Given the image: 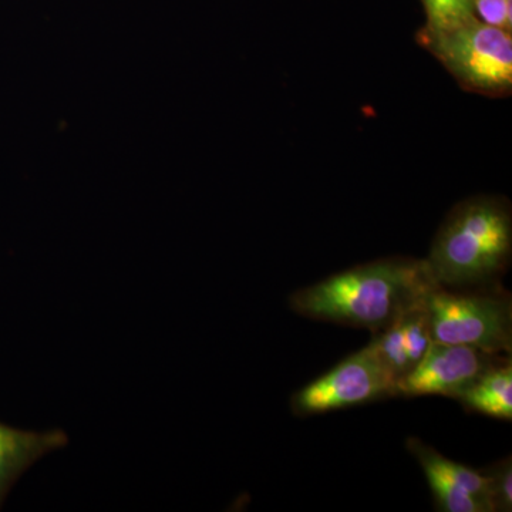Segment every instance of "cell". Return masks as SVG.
<instances>
[{"label": "cell", "mask_w": 512, "mask_h": 512, "mask_svg": "<svg viewBox=\"0 0 512 512\" xmlns=\"http://www.w3.org/2000/svg\"><path fill=\"white\" fill-rule=\"evenodd\" d=\"M437 286L426 261L386 258L299 289L289 298V306L305 318L367 329L375 335L423 305Z\"/></svg>", "instance_id": "obj_1"}, {"label": "cell", "mask_w": 512, "mask_h": 512, "mask_svg": "<svg viewBox=\"0 0 512 512\" xmlns=\"http://www.w3.org/2000/svg\"><path fill=\"white\" fill-rule=\"evenodd\" d=\"M512 254L510 202L474 197L460 202L441 225L426 261L440 288H500Z\"/></svg>", "instance_id": "obj_2"}, {"label": "cell", "mask_w": 512, "mask_h": 512, "mask_svg": "<svg viewBox=\"0 0 512 512\" xmlns=\"http://www.w3.org/2000/svg\"><path fill=\"white\" fill-rule=\"evenodd\" d=\"M433 342L466 345L491 355L512 350V301L493 289L434 288L426 299Z\"/></svg>", "instance_id": "obj_3"}, {"label": "cell", "mask_w": 512, "mask_h": 512, "mask_svg": "<svg viewBox=\"0 0 512 512\" xmlns=\"http://www.w3.org/2000/svg\"><path fill=\"white\" fill-rule=\"evenodd\" d=\"M424 49L448 70L467 92L508 96L512 90V37L478 18L436 33L417 35Z\"/></svg>", "instance_id": "obj_4"}, {"label": "cell", "mask_w": 512, "mask_h": 512, "mask_svg": "<svg viewBox=\"0 0 512 512\" xmlns=\"http://www.w3.org/2000/svg\"><path fill=\"white\" fill-rule=\"evenodd\" d=\"M397 394L396 380L369 343L296 392L291 407L296 416H316Z\"/></svg>", "instance_id": "obj_5"}, {"label": "cell", "mask_w": 512, "mask_h": 512, "mask_svg": "<svg viewBox=\"0 0 512 512\" xmlns=\"http://www.w3.org/2000/svg\"><path fill=\"white\" fill-rule=\"evenodd\" d=\"M507 356L466 345L433 342L423 359L397 384L402 396L460 399L478 377Z\"/></svg>", "instance_id": "obj_6"}, {"label": "cell", "mask_w": 512, "mask_h": 512, "mask_svg": "<svg viewBox=\"0 0 512 512\" xmlns=\"http://www.w3.org/2000/svg\"><path fill=\"white\" fill-rule=\"evenodd\" d=\"M407 450L423 468L437 510L441 512H494L488 480L480 471L448 460L436 448L410 437Z\"/></svg>", "instance_id": "obj_7"}, {"label": "cell", "mask_w": 512, "mask_h": 512, "mask_svg": "<svg viewBox=\"0 0 512 512\" xmlns=\"http://www.w3.org/2000/svg\"><path fill=\"white\" fill-rule=\"evenodd\" d=\"M66 444L67 436L60 430L35 433L0 423V504L33 463Z\"/></svg>", "instance_id": "obj_8"}, {"label": "cell", "mask_w": 512, "mask_h": 512, "mask_svg": "<svg viewBox=\"0 0 512 512\" xmlns=\"http://www.w3.org/2000/svg\"><path fill=\"white\" fill-rule=\"evenodd\" d=\"M461 404L473 412L512 420V365L510 357L490 367L460 397Z\"/></svg>", "instance_id": "obj_9"}, {"label": "cell", "mask_w": 512, "mask_h": 512, "mask_svg": "<svg viewBox=\"0 0 512 512\" xmlns=\"http://www.w3.org/2000/svg\"><path fill=\"white\" fill-rule=\"evenodd\" d=\"M426 25L419 35H436L477 18L473 0H421Z\"/></svg>", "instance_id": "obj_10"}, {"label": "cell", "mask_w": 512, "mask_h": 512, "mask_svg": "<svg viewBox=\"0 0 512 512\" xmlns=\"http://www.w3.org/2000/svg\"><path fill=\"white\" fill-rule=\"evenodd\" d=\"M488 480L494 512L512 511V463L511 457L498 461L483 471Z\"/></svg>", "instance_id": "obj_11"}, {"label": "cell", "mask_w": 512, "mask_h": 512, "mask_svg": "<svg viewBox=\"0 0 512 512\" xmlns=\"http://www.w3.org/2000/svg\"><path fill=\"white\" fill-rule=\"evenodd\" d=\"M473 3L481 22L511 32L512 0H473Z\"/></svg>", "instance_id": "obj_12"}]
</instances>
